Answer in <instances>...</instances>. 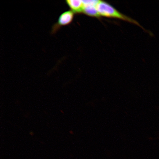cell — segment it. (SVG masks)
I'll return each mask as SVG.
<instances>
[{"label":"cell","instance_id":"3","mask_svg":"<svg viewBox=\"0 0 159 159\" xmlns=\"http://www.w3.org/2000/svg\"><path fill=\"white\" fill-rule=\"evenodd\" d=\"M84 3L83 13L90 16L99 18L101 17L97 9V5L99 1L98 0L83 1Z\"/></svg>","mask_w":159,"mask_h":159},{"label":"cell","instance_id":"1","mask_svg":"<svg viewBox=\"0 0 159 159\" xmlns=\"http://www.w3.org/2000/svg\"><path fill=\"white\" fill-rule=\"evenodd\" d=\"M97 7L101 16H102L123 20L141 27V25L135 20L123 14L106 2L99 1Z\"/></svg>","mask_w":159,"mask_h":159},{"label":"cell","instance_id":"4","mask_svg":"<svg viewBox=\"0 0 159 159\" xmlns=\"http://www.w3.org/2000/svg\"><path fill=\"white\" fill-rule=\"evenodd\" d=\"M72 11L75 13H83L84 3L81 0H67L66 1Z\"/></svg>","mask_w":159,"mask_h":159},{"label":"cell","instance_id":"2","mask_svg":"<svg viewBox=\"0 0 159 159\" xmlns=\"http://www.w3.org/2000/svg\"><path fill=\"white\" fill-rule=\"evenodd\" d=\"M75 13L72 11L64 12L59 16L58 20L53 25L51 33L54 34L63 26L68 25L72 22L74 19Z\"/></svg>","mask_w":159,"mask_h":159}]
</instances>
